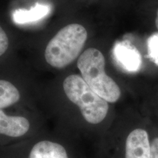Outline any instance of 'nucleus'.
<instances>
[{"label": "nucleus", "mask_w": 158, "mask_h": 158, "mask_svg": "<svg viewBox=\"0 0 158 158\" xmlns=\"http://www.w3.org/2000/svg\"><path fill=\"white\" fill-rule=\"evenodd\" d=\"M0 158H84L74 138L38 132L17 143L0 146Z\"/></svg>", "instance_id": "f257e3e1"}, {"label": "nucleus", "mask_w": 158, "mask_h": 158, "mask_svg": "<svg viewBox=\"0 0 158 158\" xmlns=\"http://www.w3.org/2000/svg\"><path fill=\"white\" fill-rule=\"evenodd\" d=\"M62 88L67 100L77 108L86 124L98 125L107 117L109 103L95 93L80 75L71 74L66 77Z\"/></svg>", "instance_id": "f03ea898"}, {"label": "nucleus", "mask_w": 158, "mask_h": 158, "mask_svg": "<svg viewBox=\"0 0 158 158\" xmlns=\"http://www.w3.org/2000/svg\"><path fill=\"white\" fill-rule=\"evenodd\" d=\"M88 33L84 26L73 23L57 31L45 49V62L56 69H64L82 54Z\"/></svg>", "instance_id": "7ed1b4c3"}, {"label": "nucleus", "mask_w": 158, "mask_h": 158, "mask_svg": "<svg viewBox=\"0 0 158 158\" xmlns=\"http://www.w3.org/2000/svg\"><path fill=\"white\" fill-rule=\"evenodd\" d=\"M81 76L95 93L108 103H115L121 98V89L106 72V59L100 50L89 48L77 59Z\"/></svg>", "instance_id": "20e7f679"}, {"label": "nucleus", "mask_w": 158, "mask_h": 158, "mask_svg": "<svg viewBox=\"0 0 158 158\" xmlns=\"http://www.w3.org/2000/svg\"><path fill=\"white\" fill-rule=\"evenodd\" d=\"M37 133L28 116L7 114L0 109V146L17 143Z\"/></svg>", "instance_id": "39448f33"}, {"label": "nucleus", "mask_w": 158, "mask_h": 158, "mask_svg": "<svg viewBox=\"0 0 158 158\" xmlns=\"http://www.w3.org/2000/svg\"><path fill=\"white\" fill-rule=\"evenodd\" d=\"M124 158H152L149 135L145 130L136 128L128 134L124 142Z\"/></svg>", "instance_id": "423d86ee"}, {"label": "nucleus", "mask_w": 158, "mask_h": 158, "mask_svg": "<svg viewBox=\"0 0 158 158\" xmlns=\"http://www.w3.org/2000/svg\"><path fill=\"white\" fill-rule=\"evenodd\" d=\"M115 55L118 62L127 70L135 72L140 68L141 64V55L137 50L124 43L116 47Z\"/></svg>", "instance_id": "0eeeda50"}, {"label": "nucleus", "mask_w": 158, "mask_h": 158, "mask_svg": "<svg viewBox=\"0 0 158 158\" xmlns=\"http://www.w3.org/2000/svg\"><path fill=\"white\" fill-rule=\"evenodd\" d=\"M22 95L17 86L6 80H0V109L16 106L21 101Z\"/></svg>", "instance_id": "6e6552de"}, {"label": "nucleus", "mask_w": 158, "mask_h": 158, "mask_svg": "<svg viewBox=\"0 0 158 158\" xmlns=\"http://www.w3.org/2000/svg\"><path fill=\"white\" fill-rule=\"evenodd\" d=\"M48 10V7L45 5H37L36 7L29 11L18 10L15 13L14 18L16 21H26L38 19L40 16H43Z\"/></svg>", "instance_id": "1a4fd4ad"}, {"label": "nucleus", "mask_w": 158, "mask_h": 158, "mask_svg": "<svg viewBox=\"0 0 158 158\" xmlns=\"http://www.w3.org/2000/svg\"><path fill=\"white\" fill-rule=\"evenodd\" d=\"M148 52L155 64H158V34H155L148 40Z\"/></svg>", "instance_id": "9d476101"}, {"label": "nucleus", "mask_w": 158, "mask_h": 158, "mask_svg": "<svg viewBox=\"0 0 158 158\" xmlns=\"http://www.w3.org/2000/svg\"><path fill=\"white\" fill-rule=\"evenodd\" d=\"M9 47V38L2 27L0 26V56H2Z\"/></svg>", "instance_id": "9b49d317"}, {"label": "nucleus", "mask_w": 158, "mask_h": 158, "mask_svg": "<svg viewBox=\"0 0 158 158\" xmlns=\"http://www.w3.org/2000/svg\"><path fill=\"white\" fill-rule=\"evenodd\" d=\"M151 157L158 158V138H155L152 142Z\"/></svg>", "instance_id": "f8f14e48"}, {"label": "nucleus", "mask_w": 158, "mask_h": 158, "mask_svg": "<svg viewBox=\"0 0 158 158\" xmlns=\"http://www.w3.org/2000/svg\"><path fill=\"white\" fill-rule=\"evenodd\" d=\"M155 25H156V27H157L158 29V10L157 11V14H156V18H155Z\"/></svg>", "instance_id": "ddd939ff"}]
</instances>
